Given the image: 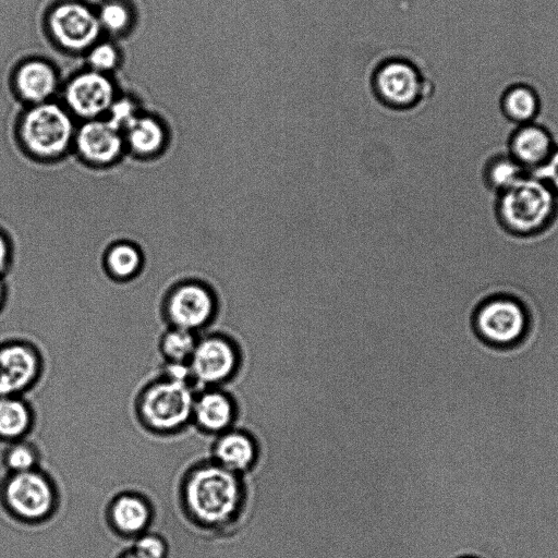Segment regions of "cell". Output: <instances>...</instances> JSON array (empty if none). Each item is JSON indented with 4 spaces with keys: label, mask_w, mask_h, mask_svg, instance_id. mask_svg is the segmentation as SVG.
Returning <instances> with one entry per match:
<instances>
[{
    "label": "cell",
    "mask_w": 558,
    "mask_h": 558,
    "mask_svg": "<svg viewBox=\"0 0 558 558\" xmlns=\"http://www.w3.org/2000/svg\"><path fill=\"white\" fill-rule=\"evenodd\" d=\"M175 502L184 522L194 531L221 536L231 534L242 518L246 486L242 475L211 459L193 461L181 472Z\"/></svg>",
    "instance_id": "cell-1"
},
{
    "label": "cell",
    "mask_w": 558,
    "mask_h": 558,
    "mask_svg": "<svg viewBox=\"0 0 558 558\" xmlns=\"http://www.w3.org/2000/svg\"><path fill=\"white\" fill-rule=\"evenodd\" d=\"M196 389L158 372L136 390L132 413L138 427L151 437L168 439L191 428Z\"/></svg>",
    "instance_id": "cell-2"
},
{
    "label": "cell",
    "mask_w": 558,
    "mask_h": 558,
    "mask_svg": "<svg viewBox=\"0 0 558 558\" xmlns=\"http://www.w3.org/2000/svg\"><path fill=\"white\" fill-rule=\"evenodd\" d=\"M62 493L56 477L43 466L0 477V509L12 522L37 527L59 513Z\"/></svg>",
    "instance_id": "cell-3"
},
{
    "label": "cell",
    "mask_w": 558,
    "mask_h": 558,
    "mask_svg": "<svg viewBox=\"0 0 558 558\" xmlns=\"http://www.w3.org/2000/svg\"><path fill=\"white\" fill-rule=\"evenodd\" d=\"M76 119L61 101L27 106L16 122V138L23 151L44 163L63 159L73 150Z\"/></svg>",
    "instance_id": "cell-4"
},
{
    "label": "cell",
    "mask_w": 558,
    "mask_h": 558,
    "mask_svg": "<svg viewBox=\"0 0 558 558\" xmlns=\"http://www.w3.org/2000/svg\"><path fill=\"white\" fill-rule=\"evenodd\" d=\"M557 207L558 196L529 173L497 195L496 216L504 230L524 238L547 229L556 217Z\"/></svg>",
    "instance_id": "cell-5"
},
{
    "label": "cell",
    "mask_w": 558,
    "mask_h": 558,
    "mask_svg": "<svg viewBox=\"0 0 558 558\" xmlns=\"http://www.w3.org/2000/svg\"><path fill=\"white\" fill-rule=\"evenodd\" d=\"M471 327L483 344L497 350H512L530 338V312L519 299L496 294L483 300L474 310Z\"/></svg>",
    "instance_id": "cell-6"
},
{
    "label": "cell",
    "mask_w": 558,
    "mask_h": 558,
    "mask_svg": "<svg viewBox=\"0 0 558 558\" xmlns=\"http://www.w3.org/2000/svg\"><path fill=\"white\" fill-rule=\"evenodd\" d=\"M48 39L68 54L85 52L104 37L96 7L85 0H57L44 16Z\"/></svg>",
    "instance_id": "cell-7"
},
{
    "label": "cell",
    "mask_w": 558,
    "mask_h": 558,
    "mask_svg": "<svg viewBox=\"0 0 558 558\" xmlns=\"http://www.w3.org/2000/svg\"><path fill=\"white\" fill-rule=\"evenodd\" d=\"M241 365V347L231 336L222 332L198 336L189 362L196 390L228 386L236 377Z\"/></svg>",
    "instance_id": "cell-8"
},
{
    "label": "cell",
    "mask_w": 558,
    "mask_h": 558,
    "mask_svg": "<svg viewBox=\"0 0 558 558\" xmlns=\"http://www.w3.org/2000/svg\"><path fill=\"white\" fill-rule=\"evenodd\" d=\"M214 290L199 280L175 283L166 294L162 315L168 327H177L198 333L208 327L217 314Z\"/></svg>",
    "instance_id": "cell-9"
},
{
    "label": "cell",
    "mask_w": 558,
    "mask_h": 558,
    "mask_svg": "<svg viewBox=\"0 0 558 558\" xmlns=\"http://www.w3.org/2000/svg\"><path fill=\"white\" fill-rule=\"evenodd\" d=\"M112 75L85 68L62 83L63 106L81 121L105 118L119 96Z\"/></svg>",
    "instance_id": "cell-10"
},
{
    "label": "cell",
    "mask_w": 558,
    "mask_h": 558,
    "mask_svg": "<svg viewBox=\"0 0 558 558\" xmlns=\"http://www.w3.org/2000/svg\"><path fill=\"white\" fill-rule=\"evenodd\" d=\"M46 359L41 349L27 339L0 343V397H26L41 383Z\"/></svg>",
    "instance_id": "cell-11"
},
{
    "label": "cell",
    "mask_w": 558,
    "mask_h": 558,
    "mask_svg": "<svg viewBox=\"0 0 558 558\" xmlns=\"http://www.w3.org/2000/svg\"><path fill=\"white\" fill-rule=\"evenodd\" d=\"M156 514L153 499L133 488L114 493L104 508V520L111 534L131 542L151 530Z\"/></svg>",
    "instance_id": "cell-12"
},
{
    "label": "cell",
    "mask_w": 558,
    "mask_h": 558,
    "mask_svg": "<svg viewBox=\"0 0 558 558\" xmlns=\"http://www.w3.org/2000/svg\"><path fill=\"white\" fill-rule=\"evenodd\" d=\"M73 151L86 166L109 168L120 161L126 149L122 132L100 118L77 124Z\"/></svg>",
    "instance_id": "cell-13"
},
{
    "label": "cell",
    "mask_w": 558,
    "mask_h": 558,
    "mask_svg": "<svg viewBox=\"0 0 558 558\" xmlns=\"http://www.w3.org/2000/svg\"><path fill=\"white\" fill-rule=\"evenodd\" d=\"M373 86L380 101L395 109L415 106L425 93L421 72L414 64L401 59H391L379 64L374 73Z\"/></svg>",
    "instance_id": "cell-14"
},
{
    "label": "cell",
    "mask_w": 558,
    "mask_h": 558,
    "mask_svg": "<svg viewBox=\"0 0 558 558\" xmlns=\"http://www.w3.org/2000/svg\"><path fill=\"white\" fill-rule=\"evenodd\" d=\"M13 95L25 107L56 100L62 82L57 66L43 57H27L19 61L10 74Z\"/></svg>",
    "instance_id": "cell-15"
},
{
    "label": "cell",
    "mask_w": 558,
    "mask_h": 558,
    "mask_svg": "<svg viewBox=\"0 0 558 558\" xmlns=\"http://www.w3.org/2000/svg\"><path fill=\"white\" fill-rule=\"evenodd\" d=\"M238 413L236 401L227 388H201L194 396L191 428L215 438L235 426Z\"/></svg>",
    "instance_id": "cell-16"
},
{
    "label": "cell",
    "mask_w": 558,
    "mask_h": 558,
    "mask_svg": "<svg viewBox=\"0 0 558 558\" xmlns=\"http://www.w3.org/2000/svg\"><path fill=\"white\" fill-rule=\"evenodd\" d=\"M259 448L246 430L233 427L213 438L208 458L222 468L244 476L256 465Z\"/></svg>",
    "instance_id": "cell-17"
},
{
    "label": "cell",
    "mask_w": 558,
    "mask_h": 558,
    "mask_svg": "<svg viewBox=\"0 0 558 558\" xmlns=\"http://www.w3.org/2000/svg\"><path fill=\"white\" fill-rule=\"evenodd\" d=\"M126 153L138 159H153L166 149L169 132L156 114L144 110L122 132Z\"/></svg>",
    "instance_id": "cell-18"
},
{
    "label": "cell",
    "mask_w": 558,
    "mask_h": 558,
    "mask_svg": "<svg viewBox=\"0 0 558 558\" xmlns=\"http://www.w3.org/2000/svg\"><path fill=\"white\" fill-rule=\"evenodd\" d=\"M555 147L547 129L531 122L519 125L512 132L508 154L532 173L547 160Z\"/></svg>",
    "instance_id": "cell-19"
},
{
    "label": "cell",
    "mask_w": 558,
    "mask_h": 558,
    "mask_svg": "<svg viewBox=\"0 0 558 558\" xmlns=\"http://www.w3.org/2000/svg\"><path fill=\"white\" fill-rule=\"evenodd\" d=\"M36 425V409L26 397H0V444L29 438Z\"/></svg>",
    "instance_id": "cell-20"
},
{
    "label": "cell",
    "mask_w": 558,
    "mask_h": 558,
    "mask_svg": "<svg viewBox=\"0 0 558 558\" xmlns=\"http://www.w3.org/2000/svg\"><path fill=\"white\" fill-rule=\"evenodd\" d=\"M144 255L133 242L117 241L110 244L104 254V268L116 281H129L143 269Z\"/></svg>",
    "instance_id": "cell-21"
},
{
    "label": "cell",
    "mask_w": 558,
    "mask_h": 558,
    "mask_svg": "<svg viewBox=\"0 0 558 558\" xmlns=\"http://www.w3.org/2000/svg\"><path fill=\"white\" fill-rule=\"evenodd\" d=\"M96 12L104 36L111 39L126 36L135 26V8L129 0H101Z\"/></svg>",
    "instance_id": "cell-22"
},
{
    "label": "cell",
    "mask_w": 558,
    "mask_h": 558,
    "mask_svg": "<svg viewBox=\"0 0 558 558\" xmlns=\"http://www.w3.org/2000/svg\"><path fill=\"white\" fill-rule=\"evenodd\" d=\"M529 172L508 153L489 158L483 169V179L497 195L507 191Z\"/></svg>",
    "instance_id": "cell-23"
},
{
    "label": "cell",
    "mask_w": 558,
    "mask_h": 558,
    "mask_svg": "<svg viewBox=\"0 0 558 558\" xmlns=\"http://www.w3.org/2000/svg\"><path fill=\"white\" fill-rule=\"evenodd\" d=\"M198 335L177 327H168L158 341L161 363L189 364Z\"/></svg>",
    "instance_id": "cell-24"
},
{
    "label": "cell",
    "mask_w": 558,
    "mask_h": 558,
    "mask_svg": "<svg viewBox=\"0 0 558 558\" xmlns=\"http://www.w3.org/2000/svg\"><path fill=\"white\" fill-rule=\"evenodd\" d=\"M43 454L29 438L3 445L0 462L4 473H22L41 466Z\"/></svg>",
    "instance_id": "cell-25"
},
{
    "label": "cell",
    "mask_w": 558,
    "mask_h": 558,
    "mask_svg": "<svg viewBox=\"0 0 558 558\" xmlns=\"http://www.w3.org/2000/svg\"><path fill=\"white\" fill-rule=\"evenodd\" d=\"M538 98L534 90L524 85L509 88L501 100L504 114L519 125L533 122L538 112Z\"/></svg>",
    "instance_id": "cell-26"
},
{
    "label": "cell",
    "mask_w": 558,
    "mask_h": 558,
    "mask_svg": "<svg viewBox=\"0 0 558 558\" xmlns=\"http://www.w3.org/2000/svg\"><path fill=\"white\" fill-rule=\"evenodd\" d=\"M86 68L111 75L122 63V52L114 39L100 38L84 54Z\"/></svg>",
    "instance_id": "cell-27"
},
{
    "label": "cell",
    "mask_w": 558,
    "mask_h": 558,
    "mask_svg": "<svg viewBox=\"0 0 558 558\" xmlns=\"http://www.w3.org/2000/svg\"><path fill=\"white\" fill-rule=\"evenodd\" d=\"M130 548L141 558H168L170 554L166 536L151 530L133 539Z\"/></svg>",
    "instance_id": "cell-28"
},
{
    "label": "cell",
    "mask_w": 558,
    "mask_h": 558,
    "mask_svg": "<svg viewBox=\"0 0 558 558\" xmlns=\"http://www.w3.org/2000/svg\"><path fill=\"white\" fill-rule=\"evenodd\" d=\"M142 111L135 97L119 94L105 118L123 132Z\"/></svg>",
    "instance_id": "cell-29"
},
{
    "label": "cell",
    "mask_w": 558,
    "mask_h": 558,
    "mask_svg": "<svg viewBox=\"0 0 558 558\" xmlns=\"http://www.w3.org/2000/svg\"><path fill=\"white\" fill-rule=\"evenodd\" d=\"M531 174L542 180L558 196V146L547 160Z\"/></svg>",
    "instance_id": "cell-30"
},
{
    "label": "cell",
    "mask_w": 558,
    "mask_h": 558,
    "mask_svg": "<svg viewBox=\"0 0 558 558\" xmlns=\"http://www.w3.org/2000/svg\"><path fill=\"white\" fill-rule=\"evenodd\" d=\"M9 258V245L5 239L0 234V271L3 270L8 264Z\"/></svg>",
    "instance_id": "cell-31"
},
{
    "label": "cell",
    "mask_w": 558,
    "mask_h": 558,
    "mask_svg": "<svg viewBox=\"0 0 558 558\" xmlns=\"http://www.w3.org/2000/svg\"><path fill=\"white\" fill-rule=\"evenodd\" d=\"M117 558H141L138 557L131 548L123 550L120 553Z\"/></svg>",
    "instance_id": "cell-32"
},
{
    "label": "cell",
    "mask_w": 558,
    "mask_h": 558,
    "mask_svg": "<svg viewBox=\"0 0 558 558\" xmlns=\"http://www.w3.org/2000/svg\"><path fill=\"white\" fill-rule=\"evenodd\" d=\"M457 558H481V557L472 556V555H463V556H460V557H457Z\"/></svg>",
    "instance_id": "cell-33"
},
{
    "label": "cell",
    "mask_w": 558,
    "mask_h": 558,
    "mask_svg": "<svg viewBox=\"0 0 558 558\" xmlns=\"http://www.w3.org/2000/svg\"><path fill=\"white\" fill-rule=\"evenodd\" d=\"M2 296H3V287H2V284L0 282V302L2 300Z\"/></svg>",
    "instance_id": "cell-34"
}]
</instances>
